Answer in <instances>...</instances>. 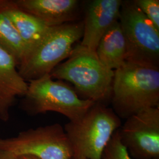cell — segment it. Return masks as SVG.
I'll return each mask as SVG.
<instances>
[{"mask_svg": "<svg viewBox=\"0 0 159 159\" xmlns=\"http://www.w3.org/2000/svg\"><path fill=\"white\" fill-rule=\"evenodd\" d=\"M110 102L120 119L159 107V68L125 62L114 70Z\"/></svg>", "mask_w": 159, "mask_h": 159, "instance_id": "cell-1", "label": "cell"}, {"mask_svg": "<svg viewBox=\"0 0 159 159\" xmlns=\"http://www.w3.org/2000/svg\"><path fill=\"white\" fill-rule=\"evenodd\" d=\"M114 71L105 67L96 53L77 43L66 60L53 69L52 79L74 85L83 100L107 105L110 102Z\"/></svg>", "mask_w": 159, "mask_h": 159, "instance_id": "cell-2", "label": "cell"}, {"mask_svg": "<svg viewBox=\"0 0 159 159\" xmlns=\"http://www.w3.org/2000/svg\"><path fill=\"white\" fill-rule=\"evenodd\" d=\"M121 119L111 107L95 102L79 119L69 121L64 129L70 144L71 159H102V152Z\"/></svg>", "mask_w": 159, "mask_h": 159, "instance_id": "cell-3", "label": "cell"}, {"mask_svg": "<svg viewBox=\"0 0 159 159\" xmlns=\"http://www.w3.org/2000/svg\"><path fill=\"white\" fill-rule=\"evenodd\" d=\"M21 107L27 113L35 116L53 111L69 121L79 119L95 103L81 99L74 88L61 80H54L50 74L29 81L23 96Z\"/></svg>", "mask_w": 159, "mask_h": 159, "instance_id": "cell-4", "label": "cell"}, {"mask_svg": "<svg viewBox=\"0 0 159 159\" xmlns=\"http://www.w3.org/2000/svg\"><path fill=\"white\" fill-rule=\"evenodd\" d=\"M83 31V20L51 27L40 44L18 67L19 74L26 82L50 74L69 57L74 46L82 39Z\"/></svg>", "mask_w": 159, "mask_h": 159, "instance_id": "cell-5", "label": "cell"}, {"mask_svg": "<svg viewBox=\"0 0 159 159\" xmlns=\"http://www.w3.org/2000/svg\"><path fill=\"white\" fill-rule=\"evenodd\" d=\"M119 21L125 38L126 62L159 68V31L134 0L122 1Z\"/></svg>", "mask_w": 159, "mask_h": 159, "instance_id": "cell-6", "label": "cell"}, {"mask_svg": "<svg viewBox=\"0 0 159 159\" xmlns=\"http://www.w3.org/2000/svg\"><path fill=\"white\" fill-rule=\"evenodd\" d=\"M0 152L18 157L33 156L39 159H71L68 138L59 123L20 132L17 136L0 139Z\"/></svg>", "mask_w": 159, "mask_h": 159, "instance_id": "cell-7", "label": "cell"}, {"mask_svg": "<svg viewBox=\"0 0 159 159\" xmlns=\"http://www.w3.org/2000/svg\"><path fill=\"white\" fill-rule=\"evenodd\" d=\"M121 141L133 159H159V107L143 110L125 119Z\"/></svg>", "mask_w": 159, "mask_h": 159, "instance_id": "cell-8", "label": "cell"}, {"mask_svg": "<svg viewBox=\"0 0 159 159\" xmlns=\"http://www.w3.org/2000/svg\"><path fill=\"white\" fill-rule=\"evenodd\" d=\"M121 0H93L84 9V31L80 44L96 51L98 43L108 29L119 21Z\"/></svg>", "mask_w": 159, "mask_h": 159, "instance_id": "cell-9", "label": "cell"}, {"mask_svg": "<svg viewBox=\"0 0 159 159\" xmlns=\"http://www.w3.org/2000/svg\"><path fill=\"white\" fill-rule=\"evenodd\" d=\"M18 8L31 14L48 27L80 20L78 0H13Z\"/></svg>", "mask_w": 159, "mask_h": 159, "instance_id": "cell-10", "label": "cell"}, {"mask_svg": "<svg viewBox=\"0 0 159 159\" xmlns=\"http://www.w3.org/2000/svg\"><path fill=\"white\" fill-rule=\"evenodd\" d=\"M28 83L19 74L14 60L0 48V120L7 121L10 111L17 101L26 93Z\"/></svg>", "mask_w": 159, "mask_h": 159, "instance_id": "cell-11", "label": "cell"}, {"mask_svg": "<svg viewBox=\"0 0 159 159\" xmlns=\"http://www.w3.org/2000/svg\"><path fill=\"white\" fill-rule=\"evenodd\" d=\"M2 8L25 43L29 54L40 44L51 27L47 26L37 18L18 8L13 0H3Z\"/></svg>", "mask_w": 159, "mask_h": 159, "instance_id": "cell-12", "label": "cell"}, {"mask_svg": "<svg viewBox=\"0 0 159 159\" xmlns=\"http://www.w3.org/2000/svg\"><path fill=\"white\" fill-rule=\"evenodd\" d=\"M102 64L111 70H116L126 62L125 38L119 21L108 29L100 40L96 51Z\"/></svg>", "mask_w": 159, "mask_h": 159, "instance_id": "cell-13", "label": "cell"}, {"mask_svg": "<svg viewBox=\"0 0 159 159\" xmlns=\"http://www.w3.org/2000/svg\"><path fill=\"white\" fill-rule=\"evenodd\" d=\"M0 0V48L12 57L17 67L28 54V50L10 20L7 16Z\"/></svg>", "mask_w": 159, "mask_h": 159, "instance_id": "cell-14", "label": "cell"}, {"mask_svg": "<svg viewBox=\"0 0 159 159\" xmlns=\"http://www.w3.org/2000/svg\"><path fill=\"white\" fill-rule=\"evenodd\" d=\"M119 129L114 132L104 148L102 159H133L121 141Z\"/></svg>", "mask_w": 159, "mask_h": 159, "instance_id": "cell-15", "label": "cell"}, {"mask_svg": "<svg viewBox=\"0 0 159 159\" xmlns=\"http://www.w3.org/2000/svg\"><path fill=\"white\" fill-rule=\"evenodd\" d=\"M134 2L155 28L159 31V0H134Z\"/></svg>", "mask_w": 159, "mask_h": 159, "instance_id": "cell-16", "label": "cell"}, {"mask_svg": "<svg viewBox=\"0 0 159 159\" xmlns=\"http://www.w3.org/2000/svg\"><path fill=\"white\" fill-rule=\"evenodd\" d=\"M0 159H17V157H14L10 154L0 152Z\"/></svg>", "mask_w": 159, "mask_h": 159, "instance_id": "cell-17", "label": "cell"}, {"mask_svg": "<svg viewBox=\"0 0 159 159\" xmlns=\"http://www.w3.org/2000/svg\"><path fill=\"white\" fill-rule=\"evenodd\" d=\"M17 159H39L34 156H20V157H17Z\"/></svg>", "mask_w": 159, "mask_h": 159, "instance_id": "cell-18", "label": "cell"}]
</instances>
